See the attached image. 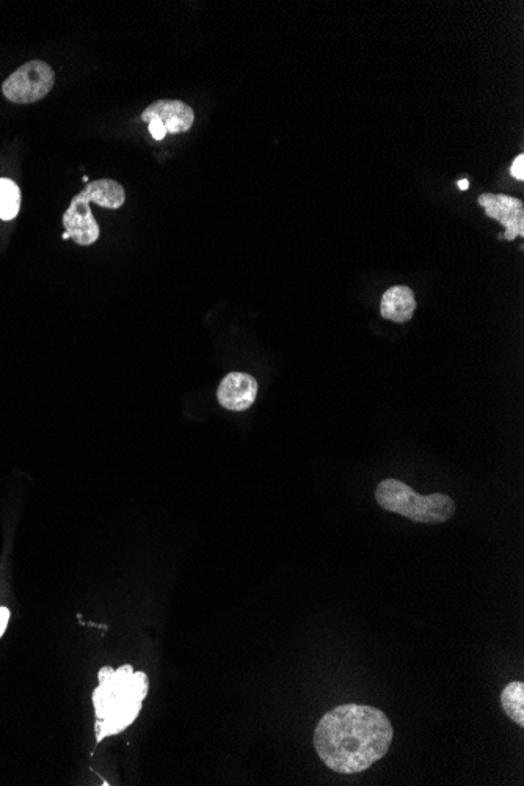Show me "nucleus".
I'll use <instances>...</instances> for the list:
<instances>
[{"label":"nucleus","instance_id":"15","mask_svg":"<svg viewBox=\"0 0 524 786\" xmlns=\"http://www.w3.org/2000/svg\"><path fill=\"white\" fill-rule=\"evenodd\" d=\"M8 620H10V611L7 608H0V637L4 636L7 630Z\"/></svg>","mask_w":524,"mask_h":786},{"label":"nucleus","instance_id":"4","mask_svg":"<svg viewBox=\"0 0 524 786\" xmlns=\"http://www.w3.org/2000/svg\"><path fill=\"white\" fill-rule=\"evenodd\" d=\"M55 84V73L51 66L41 60L22 65L2 85V93L15 104H32L48 95Z\"/></svg>","mask_w":524,"mask_h":786},{"label":"nucleus","instance_id":"12","mask_svg":"<svg viewBox=\"0 0 524 786\" xmlns=\"http://www.w3.org/2000/svg\"><path fill=\"white\" fill-rule=\"evenodd\" d=\"M19 209H21V190L11 179L0 178V219H15Z\"/></svg>","mask_w":524,"mask_h":786},{"label":"nucleus","instance_id":"14","mask_svg":"<svg viewBox=\"0 0 524 786\" xmlns=\"http://www.w3.org/2000/svg\"><path fill=\"white\" fill-rule=\"evenodd\" d=\"M148 124H150V132L151 135H153L154 139L162 140L164 139L165 135H167V131H165L164 126H162V124L159 123V121L153 120L150 121V123Z\"/></svg>","mask_w":524,"mask_h":786},{"label":"nucleus","instance_id":"5","mask_svg":"<svg viewBox=\"0 0 524 786\" xmlns=\"http://www.w3.org/2000/svg\"><path fill=\"white\" fill-rule=\"evenodd\" d=\"M477 201L490 219H495L506 228V233L503 234L506 241H514L517 237L524 236V208L521 200L504 193H484Z\"/></svg>","mask_w":524,"mask_h":786},{"label":"nucleus","instance_id":"2","mask_svg":"<svg viewBox=\"0 0 524 786\" xmlns=\"http://www.w3.org/2000/svg\"><path fill=\"white\" fill-rule=\"evenodd\" d=\"M150 680L143 672H134L132 666L118 670L102 667L99 670V686L93 692L96 717V739L101 743L107 736L117 735L128 728L142 710V702L148 694Z\"/></svg>","mask_w":524,"mask_h":786},{"label":"nucleus","instance_id":"16","mask_svg":"<svg viewBox=\"0 0 524 786\" xmlns=\"http://www.w3.org/2000/svg\"><path fill=\"white\" fill-rule=\"evenodd\" d=\"M457 186H459L460 190H466L470 187V182L466 181V179H460V181L457 182Z\"/></svg>","mask_w":524,"mask_h":786},{"label":"nucleus","instance_id":"10","mask_svg":"<svg viewBox=\"0 0 524 786\" xmlns=\"http://www.w3.org/2000/svg\"><path fill=\"white\" fill-rule=\"evenodd\" d=\"M88 198L101 208L120 209L126 201V192L120 182L113 179H99V181L88 182L85 187Z\"/></svg>","mask_w":524,"mask_h":786},{"label":"nucleus","instance_id":"7","mask_svg":"<svg viewBox=\"0 0 524 786\" xmlns=\"http://www.w3.org/2000/svg\"><path fill=\"white\" fill-rule=\"evenodd\" d=\"M258 396V382L245 372H231L226 375L217 390L220 405L231 412H244L255 404Z\"/></svg>","mask_w":524,"mask_h":786},{"label":"nucleus","instance_id":"11","mask_svg":"<svg viewBox=\"0 0 524 786\" xmlns=\"http://www.w3.org/2000/svg\"><path fill=\"white\" fill-rule=\"evenodd\" d=\"M501 705L504 713L515 722L524 727V683L512 681L501 692Z\"/></svg>","mask_w":524,"mask_h":786},{"label":"nucleus","instance_id":"13","mask_svg":"<svg viewBox=\"0 0 524 786\" xmlns=\"http://www.w3.org/2000/svg\"><path fill=\"white\" fill-rule=\"evenodd\" d=\"M510 173L514 176L515 179L518 181H523L524 179V156L520 154V156L515 157V161L512 162V167H510Z\"/></svg>","mask_w":524,"mask_h":786},{"label":"nucleus","instance_id":"9","mask_svg":"<svg viewBox=\"0 0 524 786\" xmlns=\"http://www.w3.org/2000/svg\"><path fill=\"white\" fill-rule=\"evenodd\" d=\"M416 311V299L412 289L407 286H393L383 294L380 313L383 319L404 324L410 321Z\"/></svg>","mask_w":524,"mask_h":786},{"label":"nucleus","instance_id":"1","mask_svg":"<svg viewBox=\"0 0 524 786\" xmlns=\"http://www.w3.org/2000/svg\"><path fill=\"white\" fill-rule=\"evenodd\" d=\"M393 738V725L383 711L347 703L322 717L314 747L332 771L358 774L388 754Z\"/></svg>","mask_w":524,"mask_h":786},{"label":"nucleus","instance_id":"6","mask_svg":"<svg viewBox=\"0 0 524 786\" xmlns=\"http://www.w3.org/2000/svg\"><path fill=\"white\" fill-rule=\"evenodd\" d=\"M90 203L88 193L82 190L79 195L73 198L70 208L63 214V226H65L66 234L82 247L95 244L101 234L95 215L91 212Z\"/></svg>","mask_w":524,"mask_h":786},{"label":"nucleus","instance_id":"3","mask_svg":"<svg viewBox=\"0 0 524 786\" xmlns=\"http://www.w3.org/2000/svg\"><path fill=\"white\" fill-rule=\"evenodd\" d=\"M375 499L382 509L415 523L438 524L448 521L455 514V503L443 493L421 496L397 479H385L375 490Z\"/></svg>","mask_w":524,"mask_h":786},{"label":"nucleus","instance_id":"8","mask_svg":"<svg viewBox=\"0 0 524 786\" xmlns=\"http://www.w3.org/2000/svg\"><path fill=\"white\" fill-rule=\"evenodd\" d=\"M159 121L164 126L165 131L170 134H181L187 132L195 123V113L193 109L184 102L170 101L161 99L146 107L142 113V121Z\"/></svg>","mask_w":524,"mask_h":786}]
</instances>
